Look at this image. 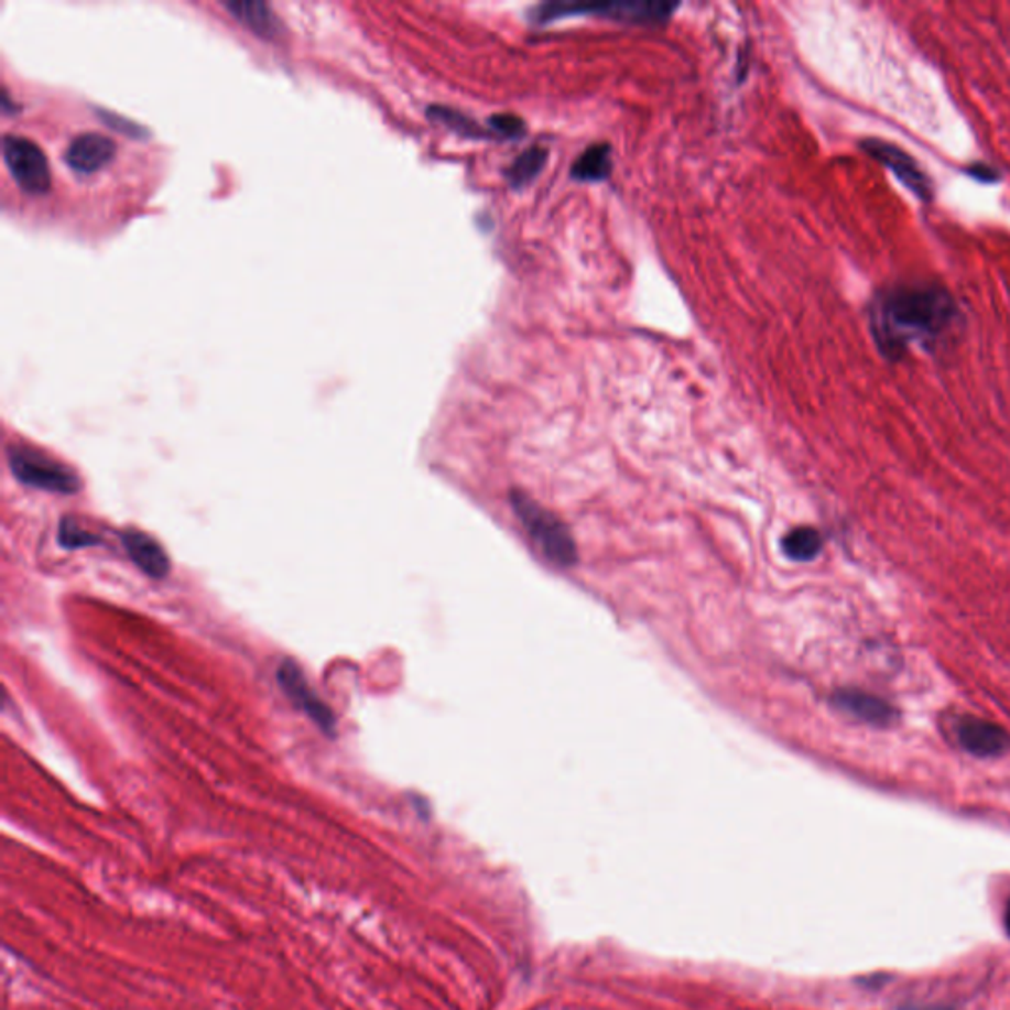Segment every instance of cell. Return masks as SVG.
I'll return each instance as SVG.
<instances>
[{
	"mask_svg": "<svg viewBox=\"0 0 1010 1010\" xmlns=\"http://www.w3.org/2000/svg\"><path fill=\"white\" fill-rule=\"evenodd\" d=\"M962 318L954 296L940 284H898L880 291L869 308L872 338L884 358L898 361L912 346L932 348Z\"/></svg>",
	"mask_w": 1010,
	"mask_h": 1010,
	"instance_id": "6da1fadb",
	"label": "cell"
},
{
	"mask_svg": "<svg viewBox=\"0 0 1010 1010\" xmlns=\"http://www.w3.org/2000/svg\"><path fill=\"white\" fill-rule=\"evenodd\" d=\"M680 4L673 2H652V0H622V2H551L541 4L531 12L533 20L541 24L551 20L568 19V17H602V19L618 20L626 24H661L671 19V14Z\"/></svg>",
	"mask_w": 1010,
	"mask_h": 1010,
	"instance_id": "7a4b0ae2",
	"label": "cell"
},
{
	"mask_svg": "<svg viewBox=\"0 0 1010 1010\" xmlns=\"http://www.w3.org/2000/svg\"><path fill=\"white\" fill-rule=\"evenodd\" d=\"M511 506L518 513L523 528L537 545L543 557L557 567H573L576 563L575 539L567 525L555 513L541 508L520 491L511 493Z\"/></svg>",
	"mask_w": 1010,
	"mask_h": 1010,
	"instance_id": "3957f363",
	"label": "cell"
},
{
	"mask_svg": "<svg viewBox=\"0 0 1010 1010\" xmlns=\"http://www.w3.org/2000/svg\"><path fill=\"white\" fill-rule=\"evenodd\" d=\"M10 470L14 478L24 486L54 493H76L79 490V478L66 464H59L46 454L12 446L9 450Z\"/></svg>",
	"mask_w": 1010,
	"mask_h": 1010,
	"instance_id": "277c9868",
	"label": "cell"
},
{
	"mask_svg": "<svg viewBox=\"0 0 1010 1010\" xmlns=\"http://www.w3.org/2000/svg\"><path fill=\"white\" fill-rule=\"evenodd\" d=\"M2 156L9 166L12 180L19 188L26 194H46L52 186V174L47 164L46 154L39 144L20 134H4L2 139Z\"/></svg>",
	"mask_w": 1010,
	"mask_h": 1010,
	"instance_id": "5b68a950",
	"label": "cell"
},
{
	"mask_svg": "<svg viewBox=\"0 0 1010 1010\" xmlns=\"http://www.w3.org/2000/svg\"><path fill=\"white\" fill-rule=\"evenodd\" d=\"M860 149L870 154L875 161L880 162L882 166H887L888 171L894 172V176L922 202L934 199L932 180L927 178L924 169L906 151H902L897 144L877 141V139L860 142Z\"/></svg>",
	"mask_w": 1010,
	"mask_h": 1010,
	"instance_id": "8992f818",
	"label": "cell"
},
{
	"mask_svg": "<svg viewBox=\"0 0 1010 1010\" xmlns=\"http://www.w3.org/2000/svg\"><path fill=\"white\" fill-rule=\"evenodd\" d=\"M276 680L284 695L293 701L296 707L306 713L308 717L324 730L328 737L336 735V718L330 708L322 703L321 697L311 689L304 680L303 671L293 660H284L276 671Z\"/></svg>",
	"mask_w": 1010,
	"mask_h": 1010,
	"instance_id": "52a82bcc",
	"label": "cell"
},
{
	"mask_svg": "<svg viewBox=\"0 0 1010 1010\" xmlns=\"http://www.w3.org/2000/svg\"><path fill=\"white\" fill-rule=\"evenodd\" d=\"M955 735L965 752L977 758H999L1010 750L1009 730L985 718H962L957 723Z\"/></svg>",
	"mask_w": 1010,
	"mask_h": 1010,
	"instance_id": "ba28073f",
	"label": "cell"
},
{
	"mask_svg": "<svg viewBox=\"0 0 1010 1010\" xmlns=\"http://www.w3.org/2000/svg\"><path fill=\"white\" fill-rule=\"evenodd\" d=\"M115 152L117 146L109 137L101 132H82L67 144L64 159L72 171L91 174L113 161Z\"/></svg>",
	"mask_w": 1010,
	"mask_h": 1010,
	"instance_id": "9c48e42d",
	"label": "cell"
},
{
	"mask_svg": "<svg viewBox=\"0 0 1010 1010\" xmlns=\"http://www.w3.org/2000/svg\"><path fill=\"white\" fill-rule=\"evenodd\" d=\"M833 707L872 727H890L892 723H897L898 717L897 708L865 691H837L833 695Z\"/></svg>",
	"mask_w": 1010,
	"mask_h": 1010,
	"instance_id": "30bf717a",
	"label": "cell"
},
{
	"mask_svg": "<svg viewBox=\"0 0 1010 1010\" xmlns=\"http://www.w3.org/2000/svg\"><path fill=\"white\" fill-rule=\"evenodd\" d=\"M123 545L132 563L151 578H164L171 573V558L156 539L141 531H127Z\"/></svg>",
	"mask_w": 1010,
	"mask_h": 1010,
	"instance_id": "8fae6325",
	"label": "cell"
},
{
	"mask_svg": "<svg viewBox=\"0 0 1010 1010\" xmlns=\"http://www.w3.org/2000/svg\"><path fill=\"white\" fill-rule=\"evenodd\" d=\"M226 9L231 12L234 19L239 20L241 24H246L247 29L253 30L256 34L264 39H273L281 30V22L276 19L273 9L259 0H253V2L234 0V2H226Z\"/></svg>",
	"mask_w": 1010,
	"mask_h": 1010,
	"instance_id": "7c38bea8",
	"label": "cell"
},
{
	"mask_svg": "<svg viewBox=\"0 0 1010 1010\" xmlns=\"http://www.w3.org/2000/svg\"><path fill=\"white\" fill-rule=\"evenodd\" d=\"M612 172V159L608 144H595L586 149L573 164L571 176L578 182H602Z\"/></svg>",
	"mask_w": 1010,
	"mask_h": 1010,
	"instance_id": "4fadbf2b",
	"label": "cell"
},
{
	"mask_svg": "<svg viewBox=\"0 0 1010 1010\" xmlns=\"http://www.w3.org/2000/svg\"><path fill=\"white\" fill-rule=\"evenodd\" d=\"M823 539L819 531L813 528H797L790 531L782 541V551L788 558L797 563L813 561L822 553Z\"/></svg>",
	"mask_w": 1010,
	"mask_h": 1010,
	"instance_id": "5bb4252c",
	"label": "cell"
},
{
	"mask_svg": "<svg viewBox=\"0 0 1010 1010\" xmlns=\"http://www.w3.org/2000/svg\"><path fill=\"white\" fill-rule=\"evenodd\" d=\"M545 161H547V151L541 149V146H533V149L523 152L508 171L511 186H515V188L528 186L529 182L537 178L539 172L543 171Z\"/></svg>",
	"mask_w": 1010,
	"mask_h": 1010,
	"instance_id": "9a60e30c",
	"label": "cell"
},
{
	"mask_svg": "<svg viewBox=\"0 0 1010 1010\" xmlns=\"http://www.w3.org/2000/svg\"><path fill=\"white\" fill-rule=\"evenodd\" d=\"M428 117L433 121H438V123L446 124L448 129L453 131L460 132L464 137H470V139H480V137H486V131H484L480 124L474 123L473 119L464 117L463 113L454 111V109H444V107H431L428 109Z\"/></svg>",
	"mask_w": 1010,
	"mask_h": 1010,
	"instance_id": "2e32d148",
	"label": "cell"
},
{
	"mask_svg": "<svg viewBox=\"0 0 1010 1010\" xmlns=\"http://www.w3.org/2000/svg\"><path fill=\"white\" fill-rule=\"evenodd\" d=\"M57 541L64 549L94 547L95 543H99V539L95 537L94 533L79 528V523L72 518H66L59 523Z\"/></svg>",
	"mask_w": 1010,
	"mask_h": 1010,
	"instance_id": "e0dca14e",
	"label": "cell"
},
{
	"mask_svg": "<svg viewBox=\"0 0 1010 1010\" xmlns=\"http://www.w3.org/2000/svg\"><path fill=\"white\" fill-rule=\"evenodd\" d=\"M490 131L500 139H518L525 132V124L515 115H498L490 119Z\"/></svg>",
	"mask_w": 1010,
	"mask_h": 1010,
	"instance_id": "ac0fdd59",
	"label": "cell"
},
{
	"mask_svg": "<svg viewBox=\"0 0 1010 1010\" xmlns=\"http://www.w3.org/2000/svg\"><path fill=\"white\" fill-rule=\"evenodd\" d=\"M101 119H104L105 123L109 124V127H113V129L124 132V134H131V137H142V132H144L142 131L141 124L131 123V121L121 119V117H117L115 113H101Z\"/></svg>",
	"mask_w": 1010,
	"mask_h": 1010,
	"instance_id": "d6986e66",
	"label": "cell"
},
{
	"mask_svg": "<svg viewBox=\"0 0 1010 1010\" xmlns=\"http://www.w3.org/2000/svg\"><path fill=\"white\" fill-rule=\"evenodd\" d=\"M967 174L973 178L981 180V182H995L997 180V172L982 166V164H975L971 169H967Z\"/></svg>",
	"mask_w": 1010,
	"mask_h": 1010,
	"instance_id": "ffe728a7",
	"label": "cell"
},
{
	"mask_svg": "<svg viewBox=\"0 0 1010 1010\" xmlns=\"http://www.w3.org/2000/svg\"><path fill=\"white\" fill-rule=\"evenodd\" d=\"M1009 910H1010V908H1009Z\"/></svg>",
	"mask_w": 1010,
	"mask_h": 1010,
	"instance_id": "44dd1931",
	"label": "cell"
}]
</instances>
